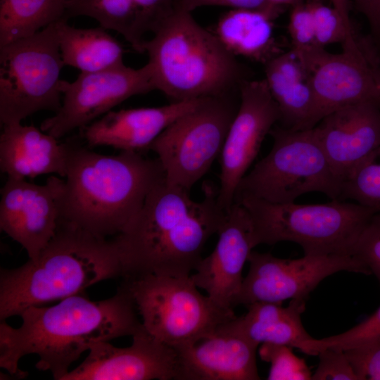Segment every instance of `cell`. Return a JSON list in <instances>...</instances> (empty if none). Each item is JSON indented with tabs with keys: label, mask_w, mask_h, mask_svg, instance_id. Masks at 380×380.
Returning <instances> with one entry per match:
<instances>
[{
	"label": "cell",
	"mask_w": 380,
	"mask_h": 380,
	"mask_svg": "<svg viewBox=\"0 0 380 380\" xmlns=\"http://www.w3.org/2000/svg\"><path fill=\"white\" fill-rule=\"evenodd\" d=\"M376 63H380V57L373 49L343 50L340 53L325 50L321 54L309 71L316 125L329 113L347 105L368 100L380 102L373 70Z\"/></svg>",
	"instance_id": "cell-17"
},
{
	"label": "cell",
	"mask_w": 380,
	"mask_h": 380,
	"mask_svg": "<svg viewBox=\"0 0 380 380\" xmlns=\"http://www.w3.org/2000/svg\"><path fill=\"white\" fill-rule=\"evenodd\" d=\"M246 307V313L235 316L217 329L241 336L258 346L281 344L305 353L307 342L313 338L301 321L305 300L292 299L287 307L271 302H256Z\"/></svg>",
	"instance_id": "cell-23"
},
{
	"label": "cell",
	"mask_w": 380,
	"mask_h": 380,
	"mask_svg": "<svg viewBox=\"0 0 380 380\" xmlns=\"http://www.w3.org/2000/svg\"><path fill=\"white\" fill-rule=\"evenodd\" d=\"M332 6L340 13L343 20L349 25H353L350 18V11L352 3L350 0H330Z\"/></svg>",
	"instance_id": "cell-38"
},
{
	"label": "cell",
	"mask_w": 380,
	"mask_h": 380,
	"mask_svg": "<svg viewBox=\"0 0 380 380\" xmlns=\"http://www.w3.org/2000/svg\"><path fill=\"white\" fill-rule=\"evenodd\" d=\"M291 50L308 72L325 49L317 41L313 20L307 4L291 7L287 26Z\"/></svg>",
	"instance_id": "cell-30"
},
{
	"label": "cell",
	"mask_w": 380,
	"mask_h": 380,
	"mask_svg": "<svg viewBox=\"0 0 380 380\" xmlns=\"http://www.w3.org/2000/svg\"><path fill=\"white\" fill-rule=\"evenodd\" d=\"M380 343V307L369 317L341 334L307 343L305 354L317 355L319 351L331 348L343 351Z\"/></svg>",
	"instance_id": "cell-31"
},
{
	"label": "cell",
	"mask_w": 380,
	"mask_h": 380,
	"mask_svg": "<svg viewBox=\"0 0 380 380\" xmlns=\"http://www.w3.org/2000/svg\"><path fill=\"white\" fill-rule=\"evenodd\" d=\"M122 275L113 239L61 220L36 258L15 269H1L0 319L19 315L31 306L81 294L91 285Z\"/></svg>",
	"instance_id": "cell-4"
},
{
	"label": "cell",
	"mask_w": 380,
	"mask_h": 380,
	"mask_svg": "<svg viewBox=\"0 0 380 380\" xmlns=\"http://www.w3.org/2000/svg\"><path fill=\"white\" fill-rule=\"evenodd\" d=\"M307 0H268L269 3L276 7L284 8L286 6L293 7L303 4Z\"/></svg>",
	"instance_id": "cell-39"
},
{
	"label": "cell",
	"mask_w": 380,
	"mask_h": 380,
	"mask_svg": "<svg viewBox=\"0 0 380 380\" xmlns=\"http://www.w3.org/2000/svg\"><path fill=\"white\" fill-rule=\"evenodd\" d=\"M213 252L200 260L191 275L195 284L218 305L233 310L243 280L242 272L257 245L247 210L234 202L227 211Z\"/></svg>",
	"instance_id": "cell-16"
},
{
	"label": "cell",
	"mask_w": 380,
	"mask_h": 380,
	"mask_svg": "<svg viewBox=\"0 0 380 380\" xmlns=\"http://www.w3.org/2000/svg\"><path fill=\"white\" fill-rule=\"evenodd\" d=\"M64 65L56 22L0 46L1 126L39 111L56 113L62 104Z\"/></svg>",
	"instance_id": "cell-9"
},
{
	"label": "cell",
	"mask_w": 380,
	"mask_h": 380,
	"mask_svg": "<svg viewBox=\"0 0 380 380\" xmlns=\"http://www.w3.org/2000/svg\"><path fill=\"white\" fill-rule=\"evenodd\" d=\"M357 11L367 18L370 28V39L380 51V0H354Z\"/></svg>",
	"instance_id": "cell-37"
},
{
	"label": "cell",
	"mask_w": 380,
	"mask_h": 380,
	"mask_svg": "<svg viewBox=\"0 0 380 380\" xmlns=\"http://www.w3.org/2000/svg\"><path fill=\"white\" fill-rule=\"evenodd\" d=\"M88 352L84 361L62 380H177V351L144 327L132 336L128 347L103 341Z\"/></svg>",
	"instance_id": "cell-15"
},
{
	"label": "cell",
	"mask_w": 380,
	"mask_h": 380,
	"mask_svg": "<svg viewBox=\"0 0 380 380\" xmlns=\"http://www.w3.org/2000/svg\"><path fill=\"white\" fill-rule=\"evenodd\" d=\"M69 0H0V46L66 19Z\"/></svg>",
	"instance_id": "cell-27"
},
{
	"label": "cell",
	"mask_w": 380,
	"mask_h": 380,
	"mask_svg": "<svg viewBox=\"0 0 380 380\" xmlns=\"http://www.w3.org/2000/svg\"><path fill=\"white\" fill-rule=\"evenodd\" d=\"M234 202L248 212L257 245L291 241L300 246L304 255H352L360 232L375 214L361 204L338 199L296 204L241 196Z\"/></svg>",
	"instance_id": "cell-6"
},
{
	"label": "cell",
	"mask_w": 380,
	"mask_h": 380,
	"mask_svg": "<svg viewBox=\"0 0 380 380\" xmlns=\"http://www.w3.org/2000/svg\"><path fill=\"white\" fill-rule=\"evenodd\" d=\"M203 191V199L194 201L189 191L170 186L165 179L151 191L136 216L112 238L124 279L191 275L227 215L218 201V189L205 182Z\"/></svg>",
	"instance_id": "cell-2"
},
{
	"label": "cell",
	"mask_w": 380,
	"mask_h": 380,
	"mask_svg": "<svg viewBox=\"0 0 380 380\" xmlns=\"http://www.w3.org/2000/svg\"><path fill=\"white\" fill-rule=\"evenodd\" d=\"M260 358L270 363L268 380H309L311 372L303 359L296 356L291 347L274 343H262Z\"/></svg>",
	"instance_id": "cell-32"
},
{
	"label": "cell",
	"mask_w": 380,
	"mask_h": 380,
	"mask_svg": "<svg viewBox=\"0 0 380 380\" xmlns=\"http://www.w3.org/2000/svg\"><path fill=\"white\" fill-rule=\"evenodd\" d=\"M239 106L221 154L218 201L227 211L237 187L256 158L261 144L280 113L265 79L244 80L239 87Z\"/></svg>",
	"instance_id": "cell-13"
},
{
	"label": "cell",
	"mask_w": 380,
	"mask_h": 380,
	"mask_svg": "<svg viewBox=\"0 0 380 380\" xmlns=\"http://www.w3.org/2000/svg\"><path fill=\"white\" fill-rule=\"evenodd\" d=\"M314 128L342 182L380 145V102L368 100L341 107L324 116Z\"/></svg>",
	"instance_id": "cell-18"
},
{
	"label": "cell",
	"mask_w": 380,
	"mask_h": 380,
	"mask_svg": "<svg viewBox=\"0 0 380 380\" xmlns=\"http://www.w3.org/2000/svg\"><path fill=\"white\" fill-rule=\"evenodd\" d=\"M68 155L62 220L99 237L120 234L151 191L165 179L156 158L120 151L96 153L76 137L67 139Z\"/></svg>",
	"instance_id": "cell-3"
},
{
	"label": "cell",
	"mask_w": 380,
	"mask_h": 380,
	"mask_svg": "<svg viewBox=\"0 0 380 380\" xmlns=\"http://www.w3.org/2000/svg\"><path fill=\"white\" fill-rule=\"evenodd\" d=\"M264 65V79L279 108L281 126L292 130L315 127V100L310 75L294 53L282 52Z\"/></svg>",
	"instance_id": "cell-24"
},
{
	"label": "cell",
	"mask_w": 380,
	"mask_h": 380,
	"mask_svg": "<svg viewBox=\"0 0 380 380\" xmlns=\"http://www.w3.org/2000/svg\"><path fill=\"white\" fill-rule=\"evenodd\" d=\"M155 89L148 63L139 69L122 64L80 72L72 82L63 81L61 106L42 122L40 129L59 139L86 127L129 98Z\"/></svg>",
	"instance_id": "cell-12"
},
{
	"label": "cell",
	"mask_w": 380,
	"mask_h": 380,
	"mask_svg": "<svg viewBox=\"0 0 380 380\" xmlns=\"http://www.w3.org/2000/svg\"><path fill=\"white\" fill-rule=\"evenodd\" d=\"M380 283V213H375L360 232L352 251Z\"/></svg>",
	"instance_id": "cell-33"
},
{
	"label": "cell",
	"mask_w": 380,
	"mask_h": 380,
	"mask_svg": "<svg viewBox=\"0 0 380 380\" xmlns=\"http://www.w3.org/2000/svg\"><path fill=\"white\" fill-rule=\"evenodd\" d=\"M171 102L160 107L110 110L80 129L89 147L111 146L140 153L174 121L196 107L203 99Z\"/></svg>",
	"instance_id": "cell-19"
},
{
	"label": "cell",
	"mask_w": 380,
	"mask_h": 380,
	"mask_svg": "<svg viewBox=\"0 0 380 380\" xmlns=\"http://www.w3.org/2000/svg\"><path fill=\"white\" fill-rule=\"evenodd\" d=\"M344 352L360 380H380V343Z\"/></svg>",
	"instance_id": "cell-35"
},
{
	"label": "cell",
	"mask_w": 380,
	"mask_h": 380,
	"mask_svg": "<svg viewBox=\"0 0 380 380\" xmlns=\"http://www.w3.org/2000/svg\"><path fill=\"white\" fill-rule=\"evenodd\" d=\"M313 20L315 32L319 45L340 44L343 50L356 51L371 46L369 37L357 35L353 25H349L333 6L325 5L321 0L306 1Z\"/></svg>",
	"instance_id": "cell-28"
},
{
	"label": "cell",
	"mask_w": 380,
	"mask_h": 380,
	"mask_svg": "<svg viewBox=\"0 0 380 380\" xmlns=\"http://www.w3.org/2000/svg\"><path fill=\"white\" fill-rule=\"evenodd\" d=\"M65 180L51 175L44 184L8 177L1 189L0 229L36 258L62 220Z\"/></svg>",
	"instance_id": "cell-14"
},
{
	"label": "cell",
	"mask_w": 380,
	"mask_h": 380,
	"mask_svg": "<svg viewBox=\"0 0 380 380\" xmlns=\"http://www.w3.org/2000/svg\"><path fill=\"white\" fill-rule=\"evenodd\" d=\"M144 328L175 349L215 332L236 315L203 295L191 275L148 274L125 279Z\"/></svg>",
	"instance_id": "cell-8"
},
{
	"label": "cell",
	"mask_w": 380,
	"mask_h": 380,
	"mask_svg": "<svg viewBox=\"0 0 380 380\" xmlns=\"http://www.w3.org/2000/svg\"><path fill=\"white\" fill-rule=\"evenodd\" d=\"M146 40L156 89L172 101L232 93L247 78V70L213 32L191 12L175 7Z\"/></svg>",
	"instance_id": "cell-5"
},
{
	"label": "cell",
	"mask_w": 380,
	"mask_h": 380,
	"mask_svg": "<svg viewBox=\"0 0 380 380\" xmlns=\"http://www.w3.org/2000/svg\"><path fill=\"white\" fill-rule=\"evenodd\" d=\"M134 300L122 284L107 299L91 301L81 294L49 306H31L20 315L18 328L0 324V367L13 377L24 378L19 369L25 355L39 356L36 367L62 380L70 365L94 344L133 336L143 328Z\"/></svg>",
	"instance_id": "cell-1"
},
{
	"label": "cell",
	"mask_w": 380,
	"mask_h": 380,
	"mask_svg": "<svg viewBox=\"0 0 380 380\" xmlns=\"http://www.w3.org/2000/svg\"><path fill=\"white\" fill-rule=\"evenodd\" d=\"M258 346L241 336L217 329L176 349L177 380H258Z\"/></svg>",
	"instance_id": "cell-20"
},
{
	"label": "cell",
	"mask_w": 380,
	"mask_h": 380,
	"mask_svg": "<svg viewBox=\"0 0 380 380\" xmlns=\"http://www.w3.org/2000/svg\"><path fill=\"white\" fill-rule=\"evenodd\" d=\"M177 0H69L65 18L88 16L106 30L122 34L132 47L144 53V36L153 32L175 8Z\"/></svg>",
	"instance_id": "cell-22"
},
{
	"label": "cell",
	"mask_w": 380,
	"mask_h": 380,
	"mask_svg": "<svg viewBox=\"0 0 380 380\" xmlns=\"http://www.w3.org/2000/svg\"><path fill=\"white\" fill-rule=\"evenodd\" d=\"M347 199L380 213V145L342 182L340 200Z\"/></svg>",
	"instance_id": "cell-29"
},
{
	"label": "cell",
	"mask_w": 380,
	"mask_h": 380,
	"mask_svg": "<svg viewBox=\"0 0 380 380\" xmlns=\"http://www.w3.org/2000/svg\"><path fill=\"white\" fill-rule=\"evenodd\" d=\"M270 134L273 139L270 151L242 178L234 199L250 196L285 203L307 193L319 192L340 200L341 180L314 127L292 130L274 126Z\"/></svg>",
	"instance_id": "cell-7"
},
{
	"label": "cell",
	"mask_w": 380,
	"mask_h": 380,
	"mask_svg": "<svg viewBox=\"0 0 380 380\" xmlns=\"http://www.w3.org/2000/svg\"><path fill=\"white\" fill-rule=\"evenodd\" d=\"M374 77L380 94V63L375 64L373 67Z\"/></svg>",
	"instance_id": "cell-40"
},
{
	"label": "cell",
	"mask_w": 380,
	"mask_h": 380,
	"mask_svg": "<svg viewBox=\"0 0 380 380\" xmlns=\"http://www.w3.org/2000/svg\"><path fill=\"white\" fill-rule=\"evenodd\" d=\"M56 27L65 65L93 72L124 64L122 44L104 27L77 28L65 18L57 21Z\"/></svg>",
	"instance_id": "cell-26"
},
{
	"label": "cell",
	"mask_w": 380,
	"mask_h": 380,
	"mask_svg": "<svg viewBox=\"0 0 380 380\" xmlns=\"http://www.w3.org/2000/svg\"><path fill=\"white\" fill-rule=\"evenodd\" d=\"M248 262L249 270L234 307L256 302L306 300L324 279L341 271L371 274L360 260L347 254L304 255L300 258L284 259L270 253L251 251Z\"/></svg>",
	"instance_id": "cell-11"
},
{
	"label": "cell",
	"mask_w": 380,
	"mask_h": 380,
	"mask_svg": "<svg viewBox=\"0 0 380 380\" xmlns=\"http://www.w3.org/2000/svg\"><path fill=\"white\" fill-rule=\"evenodd\" d=\"M284 8L232 9L219 18L213 32L234 56L266 63L282 53L274 34V21Z\"/></svg>",
	"instance_id": "cell-25"
},
{
	"label": "cell",
	"mask_w": 380,
	"mask_h": 380,
	"mask_svg": "<svg viewBox=\"0 0 380 380\" xmlns=\"http://www.w3.org/2000/svg\"><path fill=\"white\" fill-rule=\"evenodd\" d=\"M319 362L311 379L360 380L344 351L326 348L319 352Z\"/></svg>",
	"instance_id": "cell-34"
},
{
	"label": "cell",
	"mask_w": 380,
	"mask_h": 380,
	"mask_svg": "<svg viewBox=\"0 0 380 380\" xmlns=\"http://www.w3.org/2000/svg\"><path fill=\"white\" fill-rule=\"evenodd\" d=\"M0 170L7 177L34 178L56 174L65 177L67 171V140L58 139L35 127L20 122L1 126Z\"/></svg>",
	"instance_id": "cell-21"
},
{
	"label": "cell",
	"mask_w": 380,
	"mask_h": 380,
	"mask_svg": "<svg viewBox=\"0 0 380 380\" xmlns=\"http://www.w3.org/2000/svg\"><path fill=\"white\" fill-rule=\"evenodd\" d=\"M234 93L204 98L151 144L167 184L190 191L220 157L239 106Z\"/></svg>",
	"instance_id": "cell-10"
},
{
	"label": "cell",
	"mask_w": 380,
	"mask_h": 380,
	"mask_svg": "<svg viewBox=\"0 0 380 380\" xmlns=\"http://www.w3.org/2000/svg\"><path fill=\"white\" fill-rule=\"evenodd\" d=\"M204 6H224L232 9H266L276 7L272 6L268 0H177L175 7L191 12Z\"/></svg>",
	"instance_id": "cell-36"
}]
</instances>
